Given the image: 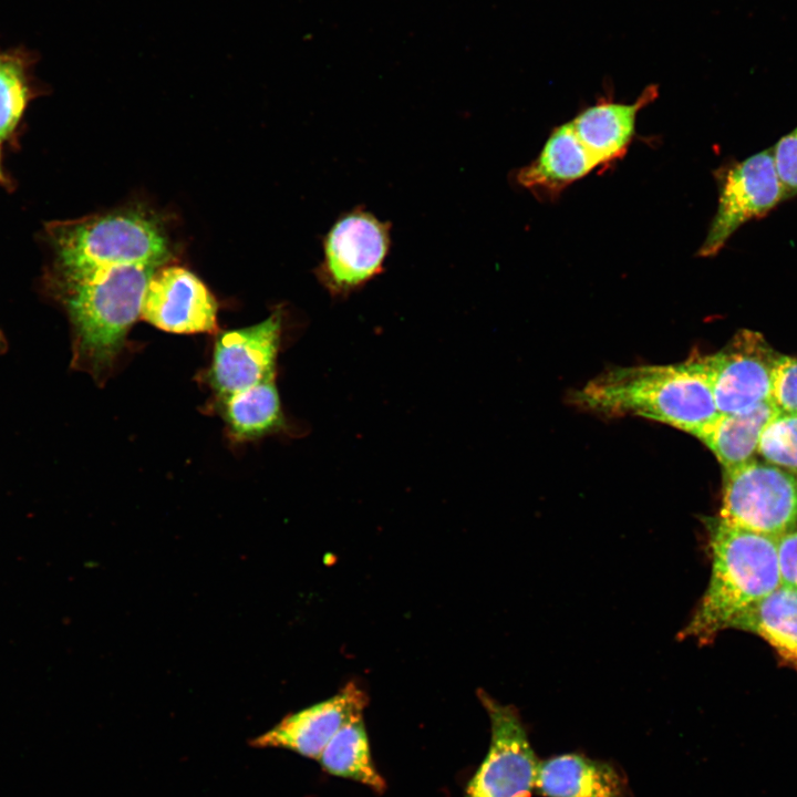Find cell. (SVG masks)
Returning a JSON list of instances; mask_svg holds the SVG:
<instances>
[{
  "label": "cell",
  "instance_id": "cell-19",
  "mask_svg": "<svg viewBox=\"0 0 797 797\" xmlns=\"http://www.w3.org/2000/svg\"><path fill=\"white\" fill-rule=\"evenodd\" d=\"M732 629L759 635L797 665V590L780 586L741 615Z\"/></svg>",
  "mask_w": 797,
  "mask_h": 797
},
{
  "label": "cell",
  "instance_id": "cell-15",
  "mask_svg": "<svg viewBox=\"0 0 797 797\" xmlns=\"http://www.w3.org/2000/svg\"><path fill=\"white\" fill-rule=\"evenodd\" d=\"M535 789L545 797H624L627 785L612 765L565 754L538 763Z\"/></svg>",
  "mask_w": 797,
  "mask_h": 797
},
{
  "label": "cell",
  "instance_id": "cell-10",
  "mask_svg": "<svg viewBox=\"0 0 797 797\" xmlns=\"http://www.w3.org/2000/svg\"><path fill=\"white\" fill-rule=\"evenodd\" d=\"M281 334V310L253 325L220 333L207 372L217 395L221 398L276 379Z\"/></svg>",
  "mask_w": 797,
  "mask_h": 797
},
{
  "label": "cell",
  "instance_id": "cell-6",
  "mask_svg": "<svg viewBox=\"0 0 797 797\" xmlns=\"http://www.w3.org/2000/svg\"><path fill=\"white\" fill-rule=\"evenodd\" d=\"M314 269L333 298H345L383 272L391 248V222L358 206L342 214L322 239Z\"/></svg>",
  "mask_w": 797,
  "mask_h": 797
},
{
  "label": "cell",
  "instance_id": "cell-9",
  "mask_svg": "<svg viewBox=\"0 0 797 797\" xmlns=\"http://www.w3.org/2000/svg\"><path fill=\"white\" fill-rule=\"evenodd\" d=\"M776 352L759 332L742 329L717 352L703 355L720 414L770 401Z\"/></svg>",
  "mask_w": 797,
  "mask_h": 797
},
{
  "label": "cell",
  "instance_id": "cell-20",
  "mask_svg": "<svg viewBox=\"0 0 797 797\" xmlns=\"http://www.w3.org/2000/svg\"><path fill=\"white\" fill-rule=\"evenodd\" d=\"M27 59L22 53H0V142L15 128L28 100Z\"/></svg>",
  "mask_w": 797,
  "mask_h": 797
},
{
  "label": "cell",
  "instance_id": "cell-11",
  "mask_svg": "<svg viewBox=\"0 0 797 797\" xmlns=\"http://www.w3.org/2000/svg\"><path fill=\"white\" fill-rule=\"evenodd\" d=\"M217 310L215 297L194 272L165 263L148 281L141 318L166 332L213 333L217 330Z\"/></svg>",
  "mask_w": 797,
  "mask_h": 797
},
{
  "label": "cell",
  "instance_id": "cell-5",
  "mask_svg": "<svg viewBox=\"0 0 797 797\" xmlns=\"http://www.w3.org/2000/svg\"><path fill=\"white\" fill-rule=\"evenodd\" d=\"M718 517L725 522L777 538L797 527V474L752 459L723 470Z\"/></svg>",
  "mask_w": 797,
  "mask_h": 797
},
{
  "label": "cell",
  "instance_id": "cell-4",
  "mask_svg": "<svg viewBox=\"0 0 797 797\" xmlns=\"http://www.w3.org/2000/svg\"><path fill=\"white\" fill-rule=\"evenodd\" d=\"M51 234L63 286L115 266H162L170 257L161 219L141 207L55 224Z\"/></svg>",
  "mask_w": 797,
  "mask_h": 797
},
{
  "label": "cell",
  "instance_id": "cell-18",
  "mask_svg": "<svg viewBox=\"0 0 797 797\" xmlns=\"http://www.w3.org/2000/svg\"><path fill=\"white\" fill-rule=\"evenodd\" d=\"M318 762L327 773L361 783L377 794L386 789V783L371 756L363 713L352 716L342 725Z\"/></svg>",
  "mask_w": 797,
  "mask_h": 797
},
{
  "label": "cell",
  "instance_id": "cell-22",
  "mask_svg": "<svg viewBox=\"0 0 797 797\" xmlns=\"http://www.w3.org/2000/svg\"><path fill=\"white\" fill-rule=\"evenodd\" d=\"M770 401L779 412H797V356L779 355Z\"/></svg>",
  "mask_w": 797,
  "mask_h": 797
},
{
  "label": "cell",
  "instance_id": "cell-16",
  "mask_svg": "<svg viewBox=\"0 0 797 797\" xmlns=\"http://www.w3.org/2000/svg\"><path fill=\"white\" fill-rule=\"evenodd\" d=\"M777 412L767 401L745 412L720 414L696 437L715 455L723 470H729L754 459L762 433Z\"/></svg>",
  "mask_w": 797,
  "mask_h": 797
},
{
  "label": "cell",
  "instance_id": "cell-24",
  "mask_svg": "<svg viewBox=\"0 0 797 797\" xmlns=\"http://www.w3.org/2000/svg\"><path fill=\"white\" fill-rule=\"evenodd\" d=\"M780 586L797 590V529L776 538Z\"/></svg>",
  "mask_w": 797,
  "mask_h": 797
},
{
  "label": "cell",
  "instance_id": "cell-1",
  "mask_svg": "<svg viewBox=\"0 0 797 797\" xmlns=\"http://www.w3.org/2000/svg\"><path fill=\"white\" fill-rule=\"evenodd\" d=\"M571 398L587 411L642 416L694 436L720 415L703 355L673 364L614 368Z\"/></svg>",
  "mask_w": 797,
  "mask_h": 797
},
{
  "label": "cell",
  "instance_id": "cell-23",
  "mask_svg": "<svg viewBox=\"0 0 797 797\" xmlns=\"http://www.w3.org/2000/svg\"><path fill=\"white\" fill-rule=\"evenodd\" d=\"M772 148L785 200L797 195V126Z\"/></svg>",
  "mask_w": 797,
  "mask_h": 797
},
{
  "label": "cell",
  "instance_id": "cell-8",
  "mask_svg": "<svg viewBox=\"0 0 797 797\" xmlns=\"http://www.w3.org/2000/svg\"><path fill=\"white\" fill-rule=\"evenodd\" d=\"M477 695L489 716L491 738L488 753L464 797H530L539 760L518 711L483 690H478Z\"/></svg>",
  "mask_w": 797,
  "mask_h": 797
},
{
  "label": "cell",
  "instance_id": "cell-3",
  "mask_svg": "<svg viewBox=\"0 0 797 797\" xmlns=\"http://www.w3.org/2000/svg\"><path fill=\"white\" fill-rule=\"evenodd\" d=\"M158 267L121 265L64 284V306L73 335L72 363L76 369L96 380L112 371L131 328L141 317L146 287Z\"/></svg>",
  "mask_w": 797,
  "mask_h": 797
},
{
  "label": "cell",
  "instance_id": "cell-2",
  "mask_svg": "<svg viewBox=\"0 0 797 797\" xmlns=\"http://www.w3.org/2000/svg\"><path fill=\"white\" fill-rule=\"evenodd\" d=\"M712 567L707 588L681 639L710 643L780 587L776 539L706 519Z\"/></svg>",
  "mask_w": 797,
  "mask_h": 797
},
{
  "label": "cell",
  "instance_id": "cell-17",
  "mask_svg": "<svg viewBox=\"0 0 797 797\" xmlns=\"http://www.w3.org/2000/svg\"><path fill=\"white\" fill-rule=\"evenodd\" d=\"M276 379L221 397L222 416L231 438H259L286 425Z\"/></svg>",
  "mask_w": 797,
  "mask_h": 797
},
{
  "label": "cell",
  "instance_id": "cell-13",
  "mask_svg": "<svg viewBox=\"0 0 797 797\" xmlns=\"http://www.w3.org/2000/svg\"><path fill=\"white\" fill-rule=\"evenodd\" d=\"M598 166L568 122L551 132L538 157L518 169L515 180L539 199L548 200Z\"/></svg>",
  "mask_w": 797,
  "mask_h": 797
},
{
  "label": "cell",
  "instance_id": "cell-14",
  "mask_svg": "<svg viewBox=\"0 0 797 797\" xmlns=\"http://www.w3.org/2000/svg\"><path fill=\"white\" fill-rule=\"evenodd\" d=\"M658 94V86L650 85L633 103L601 101L571 121L579 141L599 166L625 154L635 133L638 113Z\"/></svg>",
  "mask_w": 797,
  "mask_h": 797
},
{
  "label": "cell",
  "instance_id": "cell-21",
  "mask_svg": "<svg viewBox=\"0 0 797 797\" xmlns=\"http://www.w3.org/2000/svg\"><path fill=\"white\" fill-rule=\"evenodd\" d=\"M757 455L797 474V412H777L764 428Z\"/></svg>",
  "mask_w": 797,
  "mask_h": 797
},
{
  "label": "cell",
  "instance_id": "cell-25",
  "mask_svg": "<svg viewBox=\"0 0 797 797\" xmlns=\"http://www.w3.org/2000/svg\"><path fill=\"white\" fill-rule=\"evenodd\" d=\"M3 180H4V175L2 173L1 161H0V182H3Z\"/></svg>",
  "mask_w": 797,
  "mask_h": 797
},
{
  "label": "cell",
  "instance_id": "cell-12",
  "mask_svg": "<svg viewBox=\"0 0 797 797\" xmlns=\"http://www.w3.org/2000/svg\"><path fill=\"white\" fill-rule=\"evenodd\" d=\"M368 701L366 693L355 682H350L328 700L286 716L251 741V745L286 748L318 760L342 725L363 713Z\"/></svg>",
  "mask_w": 797,
  "mask_h": 797
},
{
  "label": "cell",
  "instance_id": "cell-7",
  "mask_svg": "<svg viewBox=\"0 0 797 797\" xmlns=\"http://www.w3.org/2000/svg\"><path fill=\"white\" fill-rule=\"evenodd\" d=\"M715 178L718 204L698 249L700 257L717 255L742 225L764 217L784 200L772 147L724 164L716 169Z\"/></svg>",
  "mask_w": 797,
  "mask_h": 797
}]
</instances>
